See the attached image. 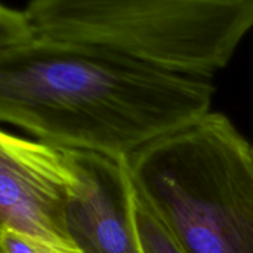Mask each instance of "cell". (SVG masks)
Wrapping results in <instances>:
<instances>
[{
    "label": "cell",
    "mask_w": 253,
    "mask_h": 253,
    "mask_svg": "<svg viewBox=\"0 0 253 253\" xmlns=\"http://www.w3.org/2000/svg\"><path fill=\"white\" fill-rule=\"evenodd\" d=\"M212 78L36 36L0 51V123L63 150L128 158L209 113Z\"/></svg>",
    "instance_id": "obj_1"
},
{
    "label": "cell",
    "mask_w": 253,
    "mask_h": 253,
    "mask_svg": "<svg viewBox=\"0 0 253 253\" xmlns=\"http://www.w3.org/2000/svg\"><path fill=\"white\" fill-rule=\"evenodd\" d=\"M126 161L185 253H253V147L226 115L209 111Z\"/></svg>",
    "instance_id": "obj_2"
},
{
    "label": "cell",
    "mask_w": 253,
    "mask_h": 253,
    "mask_svg": "<svg viewBox=\"0 0 253 253\" xmlns=\"http://www.w3.org/2000/svg\"><path fill=\"white\" fill-rule=\"evenodd\" d=\"M35 36L130 54L214 77L253 29V0H30Z\"/></svg>",
    "instance_id": "obj_3"
},
{
    "label": "cell",
    "mask_w": 253,
    "mask_h": 253,
    "mask_svg": "<svg viewBox=\"0 0 253 253\" xmlns=\"http://www.w3.org/2000/svg\"><path fill=\"white\" fill-rule=\"evenodd\" d=\"M78 184L68 151L0 128V227L53 249L81 251L66 225Z\"/></svg>",
    "instance_id": "obj_4"
},
{
    "label": "cell",
    "mask_w": 253,
    "mask_h": 253,
    "mask_svg": "<svg viewBox=\"0 0 253 253\" xmlns=\"http://www.w3.org/2000/svg\"><path fill=\"white\" fill-rule=\"evenodd\" d=\"M79 178L67 231L83 253H143L133 217L135 187L126 158L67 150Z\"/></svg>",
    "instance_id": "obj_5"
},
{
    "label": "cell",
    "mask_w": 253,
    "mask_h": 253,
    "mask_svg": "<svg viewBox=\"0 0 253 253\" xmlns=\"http://www.w3.org/2000/svg\"><path fill=\"white\" fill-rule=\"evenodd\" d=\"M133 217L143 253H185L166 225L136 193Z\"/></svg>",
    "instance_id": "obj_6"
},
{
    "label": "cell",
    "mask_w": 253,
    "mask_h": 253,
    "mask_svg": "<svg viewBox=\"0 0 253 253\" xmlns=\"http://www.w3.org/2000/svg\"><path fill=\"white\" fill-rule=\"evenodd\" d=\"M25 11L0 4V51L20 46L35 39Z\"/></svg>",
    "instance_id": "obj_7"
},
{
    "label": "cell",
    "mask_w": 253,
    "mask_h": 253,
    "mask_svg": "<svg viewBox=\"0 0 253 253\" xmlns=\"http://www.w3.org/2000/svg\"><path fill=\"white\" fill-rule=\"evenodd\" d=\"M0 251L1 253H83L48 247L10 227H0Z\"/></svg>",
    "instance_id": "obj_8"
},
{
    "label": "cell",
    "mask_w": 253,
    "mask_h": 253,
    "mask_svg": "<svg viewBox=\"0 0 253 253\" xmlns=\"http://www.w3.org/2000/svg\"><path fill=\"white\" fill-rule=\"evenodd\" d=\"M0 253H1V251H0Z\"/></svg>",
    "instance_id": "obj_9"
},
{
    "label": "cell",
    "mask_w": 253,
    "mask_h": 253,
    "mask_svg": "<svg viewBox=\"0 0 253 253\" xmlns=\"http://www.w3.org/2000/svg\"><path fill=\"white\" fill-rule=\"evenodd\" d=\"M252 147H253V146H252Z\"/></svg>",
    "instance_id": "obj_10"
}]
</instances>
